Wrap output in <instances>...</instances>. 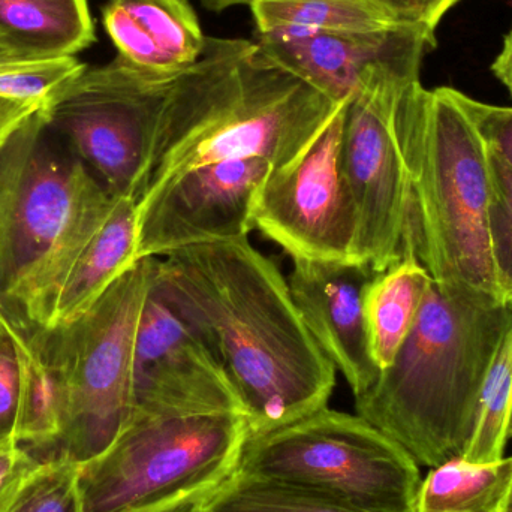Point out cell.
Wrapping results in <instances>:
<instances>
[{"instance_id": "6da1fadb", "label": "cell", "mask_w": 512, "mask_h": 512, "mask_svg": "<svg viewBox=\"0 0 512 512\" xmlns=\"http://www.w3.org/2000/svg\"><path fill=\"white\" fill-rule=\"evenodd\" d=\"M153 286L227 373L251 435L328 406L336 369L307 330L288 279L248 237L155 258Z\"/></svg>"}, {"instance_id": "7a4b0ae2", "label": "cell", "mask_w": 512, "mask_h": 512, "mask_svg": "<svg viewBox=\"0 0 512 512\" xmlns=\"http://www.w3.org/2000/svg\"><path fill=\"white\" fill-rule=\"evenodd\" d=\"M340 105L271 62L255 42L207 36L197 65L171 81L135 201L218 162L259 158L273 170L286 167Z\"/></svg>"}, {"instance_id": "3957f363", "label": "cell", "mask_w": 512, "mask_h": 512, "mask_svg": "<svg viewBox=\"0 0 512 512\" xmlns=\"http://www.w3.org/2000/svg\"><path fill=\"white\" fill-rule=\"evenodd\" d=\"M116 198L41 108L0 149V307L32 333L53 324L60 289Z\"/></svg>"}, {"instance_id": "277c9868", "label": "cell", "mask_w": 512, "mask_h": 512, "mask_svg": "<svg viewBox=\"0 0 512 512\" xmlns=\"http://www.w3.org/2000/svg\"><path fill=\"white\" fill-rule=\"evenodd\" d=\"M512 325V309L435 285L408 339L375 384L355 397L357 415L436 468L462 457L487 370Z\"/></svg>"}, {"instance_id": "5b68a950", "label": "cell", "mask_w": 512, "mask_h": 512, "mask_svg": "<svg viewBox=\"0 0 512 512\" xmlns=\"http://www.w3.org/2000/svg\"><path fill=\"white\" fill-rule=\"evenodd\" d=\"M453 90L417 80L397 105L409 182L405 239L439 288L504 304L490 249L489 149Z\"/></svg>"}, {"instance_id": "8992f818", "label": "cell", "mask_w": 512, "mask_h": 512, "mask_svg": "<svg viewBox=\"0 0 512 512\" xmlns=\"http://www.w3.org/2000/svg\"><path fill=\"white\" fill-rule=\"evenodd\" d=\"M234 475L363 512H414V457L360 415L325 408L251 435Z\"/></svg>"}, {"instance_id": "52a82bcc", "label": "cell", "mask_w": 512, "mask_h": 512, "mask_svg": "<svg viewBox=\"0 0 512 512\" xmlns=\"http://www.w3.org/2000/svg\"><path fill=\"white\" fill-rule=\"evenodd\" d=\"M249 436L236 412L132 415L80 465L81 512H162L207 498L233 477Z\"/></svg>"}, {"instance_id": "ba28073f", "label": "cell", "mask_w": 512, "mask_h": 512, "mask_svg": "<svg viewBox=\"0 0 512 512\" xmlns=\"http://www.w3.org/2000/svg\"><path fill=\"white\" fill-rule=\"evenodd\" d=\"M153 262L138 259L86 313L45 328L69 393L68 423L54 457L84 465L104 453L131 420L135 333Z\"/></svg>"}, {"instance_id": "9c48e42d", "label": "cell", "mask_w": 512, "mask_h": 512, "mask_svg": "<svg viewBox=\"0 0 512 512\" xmlns=\"http://www.w3.org/2000/svg\"><path fill=\"white\" fill-rule=\"evenodd\" d=\"M173 80L141 74L116 57L69 78L41 111L116 200H135Z\"/></svg>"}, {"instance_id": "30bf717a", "label": "cell", "mask_w": 512, "mask_h": 512, "mask_svg": "<svg viewBox=\"0 0 512 512\" xmlns=\"http://www.w3.org/2000/svg\"><path fill=\"white\" fill-rule=\"evenodd\" d=\"M417 80L381 77L346 101L340 165L357 216L354 262L381 273L405 255L409 182L397 105Z\"/></svg>"}, {"instance_id": "8fae6325", "label": "cell", "mask_w": 512, "mask_h": 512, "mask_svg": "<svg viewBox=\"0 0 512 512\" xmlns=\"http://www.w3.org/2000/svg\"><path fill=\"white\" fill-rule=\"evenodd\" d=\"M346 101L306 152L271 170L256 194L255 228L292 259L354 262L357 216L340 165Z\"/></svg>"}, {"instance_id": "7c38bea8", "label": "cell", "mask_w": 512, "mask_h": 512, "mask_svg": "<svg viewBox=\"0 0 512 512\" xmlns=\"http://www.w3.org/2000/svg\"><path fill=\"white\" fill-rule=\"evenodd\" d=\"M271 170L264 159H243L171 180L137 204V259L246 239L255 228L256 194Z\"/></svg>"}, {"instance_id": "4fadbf2b", "label": "cell", "mask_w": 512, "mask_h": 512, "mask_svg": "<svg viewBox=\"0 0 512 512\" xmlns=\"http://www.w3.org/2000/svg\"><path fill=\"white\" fill-rule=\"evenodd\" d=\"M212 412L246 415L221 364L152 279L135 333L132 415Z\"/></svg>"}, {"instance_id": "5bb4252c", "label": "cell", "mask_w": 512, "mask_h": 512, "mask_svg": "<svg viewBox=\"0 0 512 512\" xmlns=\"http://www.w3.org/2000/svg\"><path fill=\"white\" fill-rule=\"evenodd\" d=\"M258 50L334 102L346 101L381 77L420 78L421 60L436 45L423 27L376 32L261 33Z\"/></svg>"}, {"instance_id": "9a60e30c", "label": "cell", "mask_w": 512, "mask_h": 512, "mask_svg": "<svg viewBox=\"0 0 512 512\" xmlns=\"http://www.w3.org/2000/svg\"><path fill=\"white\" fill-rule=\"evenodd\" d=\"M292 261L288 285L307 330L354 396H360L381 372L364 315V292L375 273L357 262Z\"/></svg>"}, {"instance_id": "2e32d148", "label": "cell", "mask_w": 512, "mask_h": 512, "mask_svg": "<svg viewBox=\"0 0 512 512\" xmlns=\"http://www.w3.org/2000/svg\"><path fill=\"white\" fill-rule=\"evenodd\" d=\"M104 27L117 57L150 77H176L206 50L207 36L188 0H108Z\"/></svg>"}, {"instance_id": "e0dca14e", "label": "cell", "mask_w": 512, "mask_h": 512, "mask_svg": "<svg viewBox=\"0 0 512 512\" xmlns=\"http://www.w3.org/2000/svg\"><path fill=\"white\" fill-rule=\"evenodd\" d=\"M21 364L17 444L53 459L68 423L65 370L51 348L45 328L24 333L12 325Z\"/></svg>"}, {"instance_id": "ac0fdd59", "label": "cell", "mask_w": 512, "mask_h": 512, "mask_svg": "<svg viewBox=\"0 0 512 512\" xmlns=\"http://www.w3.org/2000/svg\"><path fill=\"white\" fill-rule=\"evenodd\" d=\"M95 41L87 0H0V48L20 59H68Z\"/></svg>"}, {"instance_id": "d6986e66", "label": "cell", "mask_w": 512, "mask_h": 512, "mask_svg": "<svg viewBox=\"0 0 512 512\" xmlns=\"http://www.w3.org/2000/svg\"><path fill=\"white\" fill-rule=\"evenodd\" d=\"M137 261V201L119 198L72 265L60 289L51 327L86 313Z\"/></svg>"}, {"instance_id": "ffe728a7", "label": "cell", "mask_w": 512, "mask_h": 512, "mask_svg": "<svg viewBox=\"0 0 512 512\" xmlns=\"http://www.w3.org/2000/svg\"><path fill=\"white\" fill-rule=\"evenodd\" d=\"M433 280L405 239V255L373 274L364 292V315L370 351L379 370L391 366L411 334Z\"/></svg>"}, {"instance_id": "44dd1931", "label": "cell", "mask_w": 512, "mask_h": 512, "mask_svg": "<svg viewBox=\"0 0 512 512\" xmlns=\"http://www.w3.org/2000/svg\"><path fill=\"white\" fill-rule=\"evenodd\" d=\"M512 456L487 465L448 460L421 480L414 512H507Z\"/></svg>"}, {"instance_id": "7402d4cb", "label": "cell", "mask_w": 512, "mask_h": 512, "mask_svg": "<svg viewBox=\"0 0 512 512\" xmlns=\"http://www.w3.org/2000/svg\"><path fill=\"white\" fill-rule=\"evenodd\" d=\"M258 35L282 32H376L400 26L373 0H258Z\"/></svg>"}, {"instance_id": "603a6c76", "label": "cell", "mask_w": 512, "mask_h": 512, "mask_svg": "<svg viewBox=\"0 0 512 512\" xmlns=\"http://www.w3.org/2000/svg\"><path fill=\"white\" fill-rule=\"evenodd\" d=\"M512 408V325L487 370L478 397L471 438L462 459L487 465L504 459Z\"/></svg>"}, {"instance_id": "cb8c5ba5", "label": "cell", "mask_w": 512, "mask_h": 512, "mask_svg": "<svg viewBox=\"0 0 512 512\" xmlns=\"http://www.w3.org/2000/svg\"><path fill=\"white\" fill-rule=\"evenodd\" d=\"M201 512H363L233 475L201 501Z\"/></svg>"}, {"instance_id": "d4e9b609", "label": "cell", "mask_w": 512, "mask_h": 512, "mask_svg": "<svg viewBox=\"0 0 512 512\" xmlns=\"http://www.w3.org/2000/svg\"><path fill=\"white\" fill-rule=\"evenodd\" d=\"M80 465L68 457L44 460L30 475L8 512H81Z\"/></svg>"}, {"instance_id": "484cf974", "label": "cell", "mask_w": 512, "mask_h": 512, "mask_svg": "<svg viewBox=\"0 0 512 512\" xmlns=\"http://www.w3.org/2000/svg\"><path fill=\"white\" fill-rule=\"evenodd\" d=\"M84 68L86 65L75 57L30 62L0 48V95L44 105L63 83Z\"/></svg>"}, {"instance_id": "4316f807", "label": "cell", "mask_w": 512, "mask_h": 512, "mask_svg": "<svg viewBox=\"0 0 512 512\" xmlns=\"http://www.w3.org/2000/svg\"><path fill=\"white\" fill-rule=\"evenodd\" d=\"M489 234L496 282L504 306L512 309V170L490 153Z\"/></svg>"}, {"instance_id": "83f0119b", "label": "cell", "mask_w": 512, "mask_h": 512, "mask_svg": "<svg viewBox=\"0 0 512 512\" xmlns=\"http://www.w3.org/2000/svg\"><path fill=\"white\" fill-rule=\"evenodd\" d=\"M21 364L11 321L0 334V450L17 444Z\"/></svg>"}, {"instance_id": "f1b7e54d", "label": "cell", "mask_w": 512, "mask_h": 512, "mask_svg": "<svg viewBox=\"0 0 512 512\" xmlns=\"http://www.w3.org/2000/svg\"><path fill=\"white\" fill-rule=\"evenodd\" d=\"M454 98L468 114L490 153L512 170V107H499L469 98L454 89Z\"/></svg>"}, {"instance_id": "f546056e", "label": "cell", "mask_w": 512, "mask_h": 512, "mask_svg": "<svg viewBox=\"0 0 512 512\" xmlns=\"http://www.w3.org/2000/svg\"><path fill=\"white\" fill-rule=\"evenodd\" d=\"M42 462L38 454L21 445L0 450V512H8L21 487Z\"/></svg>"}, {"instance_id": "4dcf8cb0", "label": "cell", "mask_w": 512, "mask_h": 512, "mask_svg": "<svg viewBox=\"0 0 512 512\" xmlns=\"http://www.w3.org/2000/svg\"><path fill=\"white\" fill-rule=\"evenodd\" d=\"M400 26L423 27L435 33L441 18L459 0H373Z\"/></svg>"}, {"instance_id": "1f68e13d", "label": "cell", "mask_w": 512, "mask_h": 512, "mask_svg": "<svg viewBox=\"0 0 512 512\" xmlns=\"http://www.w3.org/2000/svg\"><path fill=\"white\" fill-rule=\"evenodd\" d=\"M41 104L0 95V149Z\"/></svg>"}, {"instance_id": "d6a6232c", "label": "cell", "mask_w": 512, "mask_h": 512, "mask_svg": "<svg viewBox=\"0 0 512 512\" xmlns=\"http://www.w3.org/2000/svg\"><path fill=\"white\" fill-rule=\"evenodd\" d=\"M496 77L510 90L512 96V29L504 42V50L499 54L492 66Z\"/></svg>"}, {"instance_id": "836d02e7", "label": "cell", "mask_w": 512, "mask_h": 512, "mask_svg": "<svg viewBox=\"0 0 512 512\" xmlns=\"http://www.w3.org/2000/svg\"><path fill=\"white\" fill-rule=\"evenodd\" d=\"M258 2V0H201L204 6L210 11L222 12L231 6L249 5Z\"/></svg>"}, {"instance_id": "e575fe53", "label": "cell", "mask_w": 512, "mask_h": 512, "mask_svg": "<svg viewBox=\"0 0 512 512\" xmlns=\"http://www.w3.org/2000/svg\"><path fill=\"white\" fill-rule=\"evenodd\" d=\"M201 501L203 499H197V501L186 502V504L177 505V507L170 508L162 512H200Z\"/></svg>"}, {"instance_id": "d590c367", "label": "cell", "mask_w": 512, "mask_h": 512, "mask_svg": "<svg viewBox=\"0 0 512 512\" xmlns=\"http://www.w3.org/2000/svg\"><path fill=\"white\" fill-rule=\"evenodd\" d=\"M8 322V316L5 315V312H3L2 307H0V334L3 333V330H5L6 324H8Z\"/></svg>"}, {"instance_id": "8d00e7d4", "label": "cell", "mask_w": 512, "mask_h": 512, "mask_svg": "<svg viewBox=\"0 0 512 512\" xmlns=\"http://www.w3.org/2000/svg\"><path fill=\"white\" fill-rule=\"evenodd\" d=\"M508 439H512V408H511L510 424H508Z\"/></svg>"}, {"instance_id": "74e56055", "label": "cell", "mask_w": 512, "mask_h": 512, "mask_svg": "<svg viewBox=\"0 0 512 512\" xmlns=\"http://www.w3.org/2000/svg\"><path fill=\"white\" fill-rule=\"evenodd\" d=\"M507 512H512V489L510 493V498H508Z\"/></svg>"}, {"instance_id": "f35d334b", "label": "cell", "mask_w": 512, "mask_h": 512, "mask_svg": "<svg viewBox=\"0 0 512 512\" xmlns=\"http://www.w3.org/2000/svg\"><path fill=\"white\" fill-rule=\"evenodd\" d=\"M200 512H201V507H200Z\"/></svg>"}]
</instances>
